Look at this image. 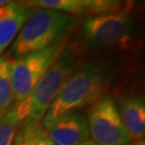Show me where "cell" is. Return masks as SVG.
Masks as SVG:
<instances>
[{"instance_id":"3","label":"cell","mask_w":145,"mask_h":145,"mask_svg":"<svg viewBox=\"0 0 145 145\" xmlns=\"http://www.w3.org/2000/svg\"><path fill=\"white\" fill-rule=\"evenodd\" d=\"M71 15L53 10L33 11L12 45L16 58L63 42L73 26Z\"/></svg>"},{"instance_id":"13","label":"cell","mask_w":145,"mask_h":145,"mask_svg":"<svg viewBox=\"0 0 145 145\" xmlns=\"http://www.w3.org/2000/svg\"><path fill=\"white\" fill-rule=\"evenodd\" d=\"M18 124L12 111L8 110L0 117V145H12Z\"/></svg>"},{"instance_id":"15","label":"cell","mask_w":145,"mask_h":145,"mask_svg":"<svg viewBox=\"0 0 145 145\" xmlns=\"http://www.w3.org/2000/svg\"><path fill=\"white\" fill-rule=\"evenodd\" d=\"M125 3H126V8H127V10H130V9L133 7L135 0H125Z\"/></svg>"},{"instance_id":"8","label":"cell","mask_w":145,"mask_h":145,"mask_svg":"<svg viewBox=\"0 0 145 145\" xmlns=\"http://www.w3.org/2000/svg\"><path fill=\"white\" fill-rule=\"evenodd\" d=\"M33 10L12 1L0 8V55L15 40Z\"/></svg>"},{"instance_id":"6","label":"cell","mask_w":145,"mask_h":145,"mask_svg":"<svg viewBox=\"0 0 145 145\" xmlns=\"http://www.w3.org/2000/svg\"><path fill=\"white\" fill-rule=\"evenodd\" d=\"M83 30L88 43L96 46L123 44L129 38L131 20L126 11L97 14L84 21Z\"/></svg>"},{"instance_id":"4","label":"cell","mask_w":145,"mask_h":145,"mask_svg":"<svg viewBox=\"0 0 145 145\" xmlns=\"http://www.w3.org/2000/svg\"><path fill=\"white\" fill-rule=\"evenodd\" d=\"M63 47L65 43L60 42L11 60L14 104L20 103L28 97L47 69L63 51Z\"/></svg>"},{"instance_id":"16","label":"cell","mask_w":145,"mask_h":145,"mask_svg":"<svg viewBox=\"0 0 145 145\" xmlns=\"http://www.w3.org/2000/svg\"><path fill=\"white\" fill-rule=\"evenodd\" d=\"M13 0H0V8L1 7H5V5H9L10 2H12Z\"/></svg>"},{"instance_id":"17","label":"cell","mask_w":145,"mask_h":145,"mask_svg":"<svg viewBox=\"0 0 145 145\" xmlns=\"http://www.w3.org/2000/svg\"><path fill=\"white\" fill-rule=\"evenodd\" d=\"M80 145H97L95 142H93L91 140H87L86 142H84V143H82V144H80Z\"/></svg>"},{"instance_id":"19","label":"cell","mask_w":145,"mask_h":145,"mask_svg":"<svg viewBox=\"0 0 145 145\" xmlns=\"http://www.w3.org/2000/svg\"><path fill=\"white\" fill-rule=\"evenodd\" d=\"M127 145H133V144H127Z\"/></svg>"},{"instance_id":"18","label":"cell","mask_w":145,"mask_h":145,"mask_svg":"<svg viewBox=\"0 0 145 145\" xmlns=\"http://www.w3.org/2000/svg\"><path fill=\"white\" fill-rule=\"evenodd\" d=\"M135 144L133 145H144V140H141V141H138V142H135Z\"/></svg>"},{"instance_id":"11","label":"cell","mask_w":145,"mask_h":145,"mask_svg":"<svg viewBox=\"0 0 145 145\" xmlns=\"http://www.w3.org/2000/svg\"><path fill=\"white\" fill-rule=\"evenodd\" d=\"M14 143L16 145H56L48 138L40 123L23 127Z\"/></svg>"},{"instance_id":"1","label":"cell","mask_w":145,"mask_h":145,"mask_svg":"<svg viewBox=\"0 0 145 145\" xmlns=\"http://www.w3.org/2000/svg\"><path fill=\"white\" fill-rule=\"evenodd\" d=\"M106 87L108 80L103 70L97 65H84L67 78L53 100L41 119L43 129L62 115L93 104L102 97Z\"/></svg>"},{"instance_id":"12","label":"cell","mask_w":145,"mask_h":145,"mask_svg":"<svg viewBox=\"0 0 145 145\" xmlns=\"http://www.w3.org/2000/svg\"><path fill=\"white\" fill-rule=\"evenodd\" d=\"M28 5L43 8L44 10L57 11L69 15H81L86 12L78 0H28Z\"/></svg>"},{"instance_id":"10","label":"cell","mask_w":145,"mask_h":145,"mask_svg":"<svg viewBox=\"0 0 145 145\" xmlns=\"http://www.w3.org/2000/svg\"><path fill=\"white\" fill-rule=\"evenodd\" d=\"M14 104L11 60L0 56V117Z\"/></svg>"},{"instance_id":"9","label":"cell","mask_w":145,"mask_h":145,"mask_svg":"<svg viewBox=\"0 0 145 145\" xmlns=\"http://www.w3.org/2000/svg\"><path fill=\"white\" fill-rule=\"evenodd\" d=\"M118 112L130 141L144 140L145 133V102L140 96L128 95L119 100Z\"/></svg>"},{"instance_id":"2","label":"cell","mask_w":145,"mask_h":145,"mask_svg":"<svg viewBox=\"0 0 145 145\" xmlns=\"http://www.w3.org/2000/svg\"><path fill=\"white\" fill-rule=\"evenodd\" d=\"M76 63V56L71 50H63L59 54L28 97L12 105L11 111L18 126L40 123L63 83L75 71Z\"/></svg>"},{"instance_id":"20","label":"cell","mask_w":145,"mask_h":145,"mask_svg":"<svg viewBox=\"0 0 145 145\" xmlns=\"http://www.w3.org/2000/svg\"><path fill=\"white\" fill-rule=\"evenodd\" d=\"M14 145H16V144H15V143H14Z\"/></svg>"},{"instance_id":"7","label":"cell","mask_w":145,"mask_h":145,"mask_svg":"<svg viewBox=\"0 0 145 145\" xmlns=\"http://www.w3.org/2000/svg\"><path fill=\"white\" fill-rule=\"evenodd\" d=\"M44 130L56 145H80L89 138L87 118L78 111L56 118Z\"/></svg>"},{"instance_id":"5","label":"cell","mask_w":145,"mask_h":145,"mask_svg":"<svg viewBox=\"0 0 145 145\" xmlns=\"http://www.w3.org/2000/svg\"><path fill=\"white\" fill-rule=\"evenodd\" d=\"M87 124L91 141L97 145H127L130 138L112 97L102 96L88 112Z\"/></svg>"},{"instance_id":"14","label":"cell","mask_w":145,"mask_h":145,"mask_svg":"<svg viewBox=\"0 0 145 145\" xmlns=\"http://www.w3.org/2000/svg\"><path fill=\"white\" fill-rule=\"evenodd\" d=\"M85 11L95 14H105L117 11L119 0H78Z\"/></svg>"}]
</instances>
